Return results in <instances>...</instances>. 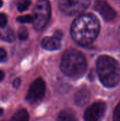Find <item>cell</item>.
I'll return each mask as SVG.
<instances>
[{
    "label": "cell",
    "mask_w": 120,
    "mask_h": 121,
    "mask_svg": "<svg viewBox=\"0 0 120 121\" xmlns=\"http://www.w3.org/2000/svg\"></svg>",
    "instance_id": "25"
},
{
    "label": "cell",
    "mask_w": 120,
    "mask_h": 121,
    "mask_svg": "<svg viewBox=\"0 0 120 121\" xmlns=\"http://www.w3.org/2000/svg\"><path fill=\"white\" fill-rule=\"evenodd\" d=\"M96 66L100 81L105 87L113 88L118 84L120 68L116 60L108 55H102L98 57Z\"/></svg>",
    "instance_id": "2"
},
{
    "label": "cell",
    "mask_w": 120,
    "mask_h": 121,
    "mask_svg": "<svg viewBox=\"0 0 120 121\" xmlns=\"http://www.w3.org/2000/svg\"><path fill=\"white\" fill-rule=\"evenodd\" d=\"M18 36L21 40H25L28 38V32L25 27L22 26L18 30Z\"/></svg>",
    "instance_id": "15"
},
{
    "label": "cell",
    "mask_w": 120,
    "mask_h": 121,
    "mask_svg": "<svg viewBox=\"0 0 120 121\" xmlns=\"http://www.w3.org/2000/svg\"><path fill=\"white\" fill-rule=\"evenodd\" d=\"M91 0H59V8L69 16L81 13L89 6Z\"/></svg>",
    "instance_id": "5"
},
{
    "label": "cell",
    "mask_w": 120,
    "mask_h": 121,
    "mask_svg": "<svg viewBox=\"0 0 120 121\" xmlns=\"http://www.w3.org/2000/svg\"><path fill=\"white\" fill-rule=\"evenodd\" d=\"M31 1L30 0H21L17 4V9L20 12L26 11L30 6Z\"/></svg>",
    "instance_id": "14"
},
{
    "label": "cell",
    "mask_w": 120,
    "mask_h": 121,
    "mask_svg": "<svg viewBox=\"0 0 120 121\" xmlns=\"http://www.w3.org/2000/svg\"><path fill=\"white\" fill-rule=\"evenodd\" d=\"M57 121H76L75 114L71 110H64L58 116Z\"/></svg>",
    "instance_id": "12"
},
{
    "label": "cell",
    "mask_w": 120,
    "mask_h": 121,
    "mask_svg": "<svg viewBox=\"0 0 120 121\" xmlns=\"http://www.w3.org/2000/svg\"><path fill=\"white\" fill-rule=\"evenodd\" d=\"M51 16V6L48 0H39L33 10V25L36 30H42Z\"/></svg>",
    "instance_id": "4"
},
{
    "label": "cell",
    "mask_w": 120,
    "mask_h": 121,
    "mask_svg": "<svg viewBox=\"0 0 120 121\" xmlns=\"http://www.w3.org/2000/svg\"></svg>",
    "instance_id": "26"
},
{
    "label": "cell",
    "mask_w": 120,
    "mask_h": 121,
    "mask_svg": "<svg viewBox=\"0 0 120 121\" xmlns=\"http://www.w3.org/2000/svg\"><path fill=\"white\" fill-rule=\"evenodd\" d=\"M60 67L65 75L77 79L81 77L86 72L87 62L81 52L77 50H69L62 57Z\"/></svg>",
    "instance_id": "3"
},
{
    "label": "cell",
    "mask_w": 120,
    "mask_h": 121,
    "mask_svg": "<svg viewBox=\"0 0 120 121\" xmlns=\"http://www.w3.org/2000/svg\"><path fill=\"white\" fill-rule=\"evenodd\" d=\"M7 24V18L4 13H0V27L4 28Z\"/></svg>",
    "instance_id": "18"
},
{
    "label": "cell",
    "mask_w": 120,
    "mask_h": 121,
    "mask_svg": "<svg viewBox=\"0 0 120 121\" xmlns=\"http://www.w3.org/2000/svg\"><path fill=\"white\" fill-rule=\"evenodd\" d=\"M29 114L25 109H20L16 112L8 121H28Z\"/></svg>",
    "instance_id": "11"
},
{
    "label": "cell",
    "mask_w": 120,
    "mask_h": 121,
    "mask_svg": "<svg viewBox=\"0 0 120 121\" xmlns=\"http://www.w3.org/2000/svg\"><path fill=\"white\" fill-rule=\"evenodd\" d=\"M2 4H3V2H2V1H1V0H0V8L2 6Z\"/></svg>",
    "instance_id": "23"
},
{
    "label": "cell",
    "mask_w": 120,
    "mask_h": 121,
    "mask_svg": "<svg viewBox=\"0 0 120 121\" xmlns=\"http://www.w3.org/2000/svg\"><path fill=\"white\" fill-rule=\"evenodd\" d=\"M119 33H120V32H119Z\"/></svg>",
    "instance_id": "24"
},
{
    "label": "cell",
    "mask_w": 120,
    "mask_h": 121,
    "mask_svg": "<svg viewBox=\"0 0 120 121\" xmlns=\"http://www.w3.org/2000/svg\"><path fill=\"white\" fill-rule=\"evenodd\" d=\"M4 113V110L2 108H0V116Z\"/></svg>",
    "instance_id": "22"
},
{
    "label": "cell",
    "mask_w": 120,
    "mask_h": 121,
    "mask_svg": "<svg viewBox=\"0 0 120 121\" xmlns=\"http://www.w3.org/2000/svg\"><path fill=\"white\" fill-rule=\"evenodd\" d=\"M100 33V23L92 13H85L77 17L71 27L73 40L82 45H90L95 41Z\"/></svg>",
    "instance_id": "1"
},
{
    "label": "cell",
    "mask_w": 120,
    "mask_h": 121,
    "mask_svg": "<svg viewBox=\"0 0 120 121\" xmlns=\"http://www.w3.org/2000/svg\"><path fill=\"white\" fill-rule=\"evenodd\" d=\"M1 38L2 40H4L8 43H12L15 40V35L11 29H7L4 30L1 35Z\"/></svg>",
    "instance_id": "13"
},
{
    "label": "cell",
    "mask_w": 120,
    "mask_h": 121,
    "mask_svg": "<svg viewBox=\"0 0 120 121\" xmlns=\"http://www.w3.org/2000/svg\"><path fill=\"white\" fill-rule=\"evenodd\" d=\"M7 60V53L3 48H0V62H4Z\"/></svg>",
    "instance_id": "19"
},
{
    "label": "cell",
    "mask_w": 120,
    "mask_h": 121,
    "mask_svg": "<svg viewBox=\"0 0 120 121\" xmlns=\"http://www.w3.org/2000/svg\"><path fill=\"white\" fill-rule=\"evenodd\" d=\"M45 82L42 78L35 79L30 86L25 96V101L33 105L40 101L45 96Z\"/></svg>",
    "instance_id": "6"
},
{
    "label": "cell",
    "mask_w": 120,
    "mask_h": 121,
    "mask_svg": "<svg viewBox=\"0 0 120 121\" xmlns=\"http://www.w3.org/2000/svg\"><path fill=\"white\" fill-rule=\"evenodd\" d=\"M16 20L21 23H33V16L30 15H23L18 16Z\"/></svg>",
    "instance_id": "16"
},
{
    "label": "cell",
    "mask_w": 120,
    "mask_h": 121,
    "mask_svg": "<svg viewBox=\"0 0 120 121\" xmlns=\"http://www.w3.org/2000/svg\"><path fill=\"white\" fill-rule=\"evenodd\" d=\"M21 79L20 78H16L13 81V83H12V85H13V87L14 89H18L20 85H21Z\"/></svg>",
    "instance_id": "20"
},
{
    "label": "cell",
    "mask_w": 120,
    "mask_h": 121,
    "mask_svg": "<svg viewBox=\"0 0 120 121\" xmlns=\"http://www.w3.org/2000/svg\"><path fill=\"white\" fill-rule=\"evenodd\" d=\"M106 111V104L98 101L89 106L84 113V121H101Z\"/></svg>",
    "instance_id": "7"
},
{
    "label": "cell",
    "mask_w": 120,
    "mask_h": 121,
    "mask_svg": "<svg viewBox=\"0 0 120 121\" xmlns=\"http://www.w3.org/2000/svg\"><path fill=\"white\" fill-rule=\"evenodd\" d=\"M90 97H91V94L89 91H88L86 89H81L75 95L74 97L75 104L78 106H83L89 101Z\"/></svg>",
    "instance_id": "10"
},
{
    "label": "cell",
    "mask_w": 120,
    "mask_h": 121,
    "mask_svg": "<svg viewBox=\"0 0 120 121\" xmlns=\"http://www.w3.org/2000/svg\"><path fill=\"white\" fill-rule=\"evenodd\" d=\"M42 47L47 50H56L61 48L60 37L55 35L54 36L44 38L42 40Z\"/></svg>",
    "instance_id": "9"
},
{
    "label": "cell",
    "mask_w": 120,
    "mask_h": 121,
    "mask_svg": "<svg viewBox=\"0 0 120 121\" xmlns=\"http://www.w3.org/2000/svg\"><path fill=\"white\" fill-rule=\"evenodd\" d=\"M4 72L0 70V82L4 79Z\"/></svg>",
    "instance_id": "21"
},
{
    "label": "cell",
    "mask_w": 120,
    "mask_h": 121,
    "mask_svg": "<svg viewBox=\"0 0 120 121\" xmlns=\"http://www.w3.org/2000/svg\"><path fill=\"white\" fill-rule=\"evenodd\" d=\"M112 121H120V102L117 104L114 111Z\"/></svg>",
    "instance_id": "17"
},
{
    "label": "cell",
    "mask_w": 120,
    "mask_h": 121,
    "mask_svg": "<svg viewBox=\"0 0 120 121\" xmlns=\"http://www.w3.org/2000/svg\"><path fill=\"white\" fill-rule=\"evenodd\" d=\"M93 9L98 11L106 21H112L115 18L117 15L113 8L105 0H96Z\"/></svg>",
    "instance_id": "8"
}]
</instances>
